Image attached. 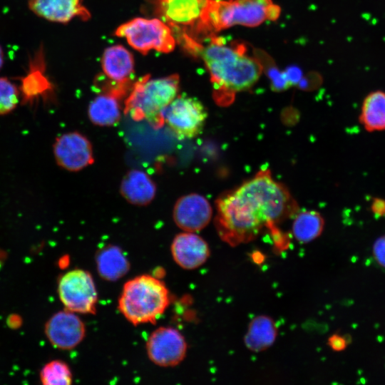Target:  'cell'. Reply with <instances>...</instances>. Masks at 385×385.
I'll return each mask as SVG.
<instances>
[{
    "label": "cell",
    "instance_id": "1",
    "mask_svg": "<svg viewBox=\"0 0 385 385\" xmlns=\"http://www.w3.org/2000/svg\"><path fill=\"white\" fill-rule=\"evenodd\" d=\"M215 225L219 237L232 247L255 240L265 227L294 217L299 206L289 190L270 170H261L216 200Z\"/></svg>",
    "mask_w": 385,
    "mask_h": 385
},
{
    "label": "cell",
    "instance_id": "2",
    "mask_svg": "<svg viewBox=\"0 0 385 385\" xmlns=\"http://www.w3.org/2000/svg\"><path fill=\"white\" fill-rule=\"evenodd\" d=\"M192 54L204 62L218 106H228L236 93L251 88L263 71L258 58L247 54L242 45L227 46L217 38L205 46L199 43Z\"/></svg>",
    "mask_w": 385,
    "mask_h": 385
},
{
    "label": "cell",
    "instance_id": "3",
    "mask_svg": "<svg viewBox=\"0 0 385 385\" xmlns=\"http://www.w3.org/2000/svg\"><path fill=\"white\" fill-rule=\"evenodd\" d=\"M279 13L272 0H210L188 36L200 42L202 37L233 26L255 27L275 20Z\"/></svg>",
    "mask_w": 385,
    "mask_h": 385
},
{
    "label": "cell",
    "instance_id": "4",
    "mask_svg": "<svg viewBox=\"0 0 385 385\" xmlns=\"http://www.w3.org/2000/svg\"><path fill=\"white\" fill-rule=\"evenodd\" d=\"M170 302V292L163 281L150 274H141L123 284L118 308L130 323L138 326L154 324Z\"/></svg>",
    "mask_w": 385,
    "mask_h": 385
},
{
    "label": "cell",
    "instance_id": "5",
    "mask_svg": "<svg viewBox=\"0 0 385 385\" xmlns=\"http://www.w3.org/2000/svg\"><path fill=\"white\" fill-rule=\"evenodd\" d=\"M178 74L151 78L146 75L133 83L125 101V112L135 120H146L155 127L163 123V112L178 96Z\"/></svg>",
    "mask_w": 385,
    "mask_h": 385
},
{
    "label": "cell",
    "instance_id": "6",
    "mask_svg": "<svg viewBox=\"0 0 385 385\" xmlns=\"http://www.w3.org/2000/svg\"><path fill=\"white\" fill-rule=\"evenodd\" d=\"M115 35L125 38L131 47L144 55L152 50L170 53L177 42L171 28L157 17L133 19L120 25Z\"/></svg>",
    "mask_w": 385,
    "mask_h": 385
},
{
    "label": "cell",
    "instance_id": "7",
    "mask_svg": "<svg viewBox=\"0 0 385 385\" xmlns=\"http://www.w3.org/2000/svg\"><path fill=\"white\" fill-rule=\"evenodd\" d=\"M58 294L65 309L76 314H95L98 292L91 273L75 269L58 279Z\"/></svg>",
    "mask_w": 385,
    "mask_h": 385
},
{
    "label": "cell",
    "instance_id": "8",
    "mask_svg": "<svg viewBox=\"0 0 385 385\" xmlns=\"http://www.w3.org/2000/svg\"><path fill=\"white\" fill-rule=\"evenodd\" d=\"M163 121L180 140L199 135L207 118V111L198 99L177 96L163 112Z\"/></svg>",
    "mask_w": 385,
    "mask_h": 385
},
{
    "label": "cell",
    "instance_id": "9",
    "mask_svg": "<svg viewBox=\"0 0 385 385\" xmlns=\"http://www.w3.org/2000/svg\"><path fill=\"white\" fill-rule=\"evenodd\" d=\"M210 0H148L155 17L172 29L175 36H188Z\"/></svg>",
    "mask_w": 385,
    "mask_h": 385
},
{
    "label": "cell",
    "instance_id": "10",
    "mask_svg": "<svg viewBox=\"0 0 385 385\" xmlns=\"http://www.w3.org/2000/svg\"><path fill=\"white\" fill-rule=\"evenodd\" d=\"M145 349L148 359L161 367H173L185 358L188 344L184 336L172 327H160L148 337Z\"/></svg>",
    "mask_w": 385,
    "mask_h": 385
},
{
    "label": "cell",
    "instance_id": "11",
    "mask_svg": "<svg viewBox=\"0 0 385 385\" xmlns=\"http://www.w3.org/2000/svg\"><path fill=\"white\" fill-rule=\"evenodd\" d=\"M53 150L58 165L68 171H79L94 161L90 140L78 132H69L58 137Z\"/></svg>",
    "mask_w": 385,
    "mask_h": 385
},
{
    "label": "cell",
    "instance_id": "12",
    "mask_svg": "<svg viewBox=\"0 0 385 385\" xmlns=\"http://www.w3.org/2000/svg\"><path fill=\"white\" fill-rule=\"evenodd\" d=\"M86 326L76 313L64 309L46 322L45 334L51 344L61 350L76 347L86 336Z\"/></svg>",
    "mask_w": 385,
    "mask_h": 385
},
{
    "label": "cell",
    "instance_id": "13",
    "mask_svg": "<svg viewBox=\"0 0 385 385\" xmlns=\"http://www.w3.org/2000/svg\"><path fill=\"white\" fill-rule=\"evenodd\" d=\"M212 209L209 201L197 193L180 197L175 202L173 218L175 225L185 232H196L210 222Z\"/></svg>",
    "mask_w": 385,
    "mask_h": 385
},
{
    "label": "cell",
    "instance_id": "14",
    "mask_svg": "<svg viewBox=\"0 0 385 385\" xmlns=\"http://www.w3.org/2000/svg\"><path fill=\"white\" fill-rule=\"evenodd\" d=\"M170 252L174 262L187 270L200 267L210 255L209 245L202 237L195 232L185 231L175 236Z\"/></svg>",
    "mask_w": 385,
    "mask_h": 385
},
{
    "label": "cell",
    "instance_id": "15",
    "mask_svg": "<svg viewBox=\"0 0 385 385\" xmlns=\"http://www.w3.org/2000/svg\"><path fill=\"white\" fill-rule=\"evenodd\" d=\"M29 8L46 20L66 24L75 18L83 21L91 18V13L82 0H28Z\"/></svg>",
    "mask_w": 385,
    "mask_h": 385
},
{
    "label": "cell",
    "instance_id": "16",
    "mask_svg": "<svg viewBox=\"0 0 385 385\" xmlns=\"http://www.w3.org/2000/svg\"><path fill=\"white\" fill-rule=\"evenodd\" d=\"M101 66L103 75L109 81L122 85L133 84L134 59L124 46L115 45L106 48Z\"/></svg>",
    "mask_w": 385,
    "mask_h": 385
},
{
    "label": "cell",
    "instance_id": "17",
    "mask_svg": "<svg viewBox=\"0 0 385 385\" xmlns=\"http://www.w3.org/2000/svg\"><path fill=\"white\" fill-rule=\"evenodd\" d=\"M120 191L128 202L143 206L154 199L156 186L152 178L145 172L133 169L122 179Z\"/></svg>",
    "mask_w": 385,
    "mask_h": 385
},
{
    "label": "cell",
    "instance_id": "18",
    "mask_svg": "<svg viewBox=\"0 0 385 385\" xmlns=\"http://www.w3.org/2000/svg\"><path fill=\"white\" fill-rule=\"evenodd\" d=\"M96 264L99 276L108 282L121 279L130 268L125 253L119 247L113 245L105 246L97 252Z\"/></svg>",
    "mask_w": 385,
    "mask_h": 385
},
{
    "label": "cell",
    "instance_id": "19",
    "mask_svg": "<svg viewBox=\"0 0 385 385\" xmlns=\"http://www.w3.org/2000/svg\"><path fill=\"white\" fill-rule=\"evenodd\" d=\"M277 336V328L274 320L268 316L260 315L250 322L244 342L248 349L260 352L270 348Z\"/></svg>",
    "mask_w": 385,
    "mask_h": 385
},
{
    "label": "cell",
    "instance_id": "20",
    "mask_svg": "<svg viewBox=\"0 0 385 385\" xmlns=\"http://www.w3.org/2000/svg\"><path fill=\"white\" fill-rule=\"evenodd\" d=\"M120 99L113 94L98 93L88 108V115L91 123L99 126L117 124L120 119Z\"/></svg>",
    "mask_w": 385,
    "mask_h": 385
},
{
    "label": "cell",
    "instance_id": "21",
    "mask_svg": "<svg viewBox=\"0 0 385 385\" xmlns=\"http://www.w3.org/2000/svg\"><path fill=\"white\" fill-rule=\"evenodd\" d=\"M360 124L369 133L385 130V92L374 91L364 99L359 116Z\"/></svg>",
    "mask_w": 385,
    "mask_h": 385
},
{
    "label": "cell",
    "instance_id": "22",
    "mask_svg": "<svg viewBox=\"0 0 385 385\" xmlns=\"http://www.w3.org/2000/svg\"><path fill=\"white\" fill-rule=\"evenodd\" d=\"M324 220L320 213L315 210L298 212L294 216L292 232L299 242H309L322 232Z\"/></svg>",
    "mask_w": 385,
    "mask_h": 385
},
{
    "label": "cell",
    "instance_id": "23",
    "mask_svg": "<svg viewBox=\"0 0 385 385\" xmlns=\"http://www.w3.org/2000/svg\"><path fill=\"white\" fill-rule=\"evenodd\" d=\"M40 379L44 385H69L72 383L73 376L66 362L53 360L41 369Z\"/></svg>",
    "mask_w": 385,
    "mask_h": 385
},
{
    "label": "cell",
    "instance_id": "24",
    "mask_svg": "<svg viewBox=\"0 0 385 385\" xmlns=\"http://www.w3.org/2000/svg\"><path fill=\"white\" fill-rule=\"evenodd\" d=\"M20 92L18 87L4 77L0 78V115L12 112L19 101Z\"/></svg>",
    "mask_w": 385,
    "mask_h": 385
},
{
    "label": "cell",
    "instance_id": "25",
    "mask_svg": "<svg viewBox=\"0 0 385 385\" xmlns=\"http://www.w3.org/2000/svg\"><path fill=\"white\" fill-rule=\"evenodd\" d=\"M27 77L23 81L21 86L24 100L26 101H33L51 89V84L41 74L35 76L33 73Z\"/></svg>",
    "mask_w": 385,
    "mask_h": 385
},
{
    "label": "cell",
    "instance_id": "26",
    "mask_svg": "<svg viewBox=\"0 0 385 385\" xmlns=\"http://www.w3.org/2000/svg\"><path fill=\"white\" fill-rule=\"evenodd\" d=\"M373 256L376 262L385 268V235L378 237L372 248Z\"/></svg>",
    "mask_w": 385,
    "mask_h": 385
},
{
    "label": "cell",
    "instance_id": "27",
    "mask_svg": "<svg viewBox=\"0 0 385 385\" xmlns=\"http://www.w3.org/2000/svg\"><path fill=\"white\" fill-rule=\"evenodd\" d=\"M371 213L376 218L385 216V199L379 197H374L370 204Z\"/></svg>",
    "mask_w": 385,
    "mask_h": 385
},
{
    "label": "cell",
    "instance_id": "28",
    "mask_svg": "<svg viewBox=\"0 0 385 385\" xmlns=\"http://www.w3.org/2000/svg\"><path fill=\"white\" fill-rule=\"evenodd\" d=\"M329 344L334 351H342L346 346V342L342 337L334 334L329 338Z\"/></svg>",
    "mask_w": 385,
    "mask_h": 385
},
{
    "label": "cell",
    "instance_id": "29",
    "mask_svg": "<svg viewBox=\"0 0 385 385\" xmlns=\"http://www.w3.org/2000/svg\"><path fill=\"white\" fill-rule=\"evenodd\" d=\"M3 64H4V52L1 47L0 46V69L3 66Z\"/></svg>",
    "mask_w": 385,
    "mask_h": 385
}]
</instances>
